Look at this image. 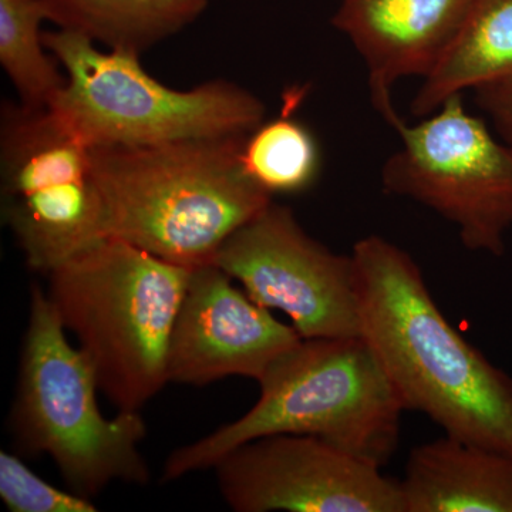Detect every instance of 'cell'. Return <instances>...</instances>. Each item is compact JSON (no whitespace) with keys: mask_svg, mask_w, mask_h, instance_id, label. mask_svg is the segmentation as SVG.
Masks as SVG:
<instances>
[{"mask_svg":"<svg viewBox=\"0 0 512 512\" xmlns=\"http://www.w3.org/2000/svg\"><path fill=\"white\" fill-rule=\"evenodd\" d=\"M360 335L404 410L447 436L512 456V377L451 326L404 249L379 235L357 241Z\"/></svg>","mask_w":512,"mask_h":512,"instance_id":"cell-1","label":"cell"},{"mask_svg":"<svg viewBox=\"0 0 512 512\" xmlns=\"http://www.w3.org/2000/svg\"><path fill=\"white\" fill-rule=\"evenodd\" d=\"M247 136L92 147L109 238L185 268L212 264L224 242L274 201L245 173Z\"/></svg>","mask_w":512,"mask_h":512,"instance_id":"cell-2","label":"cell"},{"mask_svg":"<svg viewBox=\"0 0 512 512\" xmlns=\"http://www.w3.org/2000/svg\"><path fill=\"white\" fill-rule=\"evenodd\" d=\"M247 414L165 461L163 480L214 468L241 444L272 434H305L383 467L396 453L399 396L362 335L302 339L259 380Z\"/></svg>","mask_w":512,"mask_h":512,"instance_id":"cell-3","label":"cell"},{"mask_svg":"<svg viewBox=\"0 0 512 512\" xmlns=\"http://www.w3.org/2000/svg\"><path fill=\"white\" fill-rule=\"evenodd\" d=\"M190 275L113 237L47 275L60 322L119 412H140L168 383V345Z\"/></svg>","mask_w":512,"mask_h":512,"instance_id":"cell-4","label":"cell"},{"mask_svg":"<svg viewBox=\"0 0 512 512\" xmlns=\"http://www.w3.org/2000/svg\"><path fill=\"white\" fill-rule=\"evenodd\" d=\"M18 382L10 426L20 453L52 457L70 490L89 500L114 481L148 483L140 451L146 421L140 412L113 419L101 413L93 367L70 345L49 296L36 286Z\"/></svg>","mask_w":512,"mask_h":512,"instance_id":"cell-5","label":"cell"},{"mask_svg":"<svg viewBox=\"0 0 512 512\" xmlns=\"http://www.w3.org/2000/svg\"><path fill=\"white\" fill-rule=\"evenodd\" d=\"M43 42L66 74L47 109L87 146L247 136L265 120V104L227 80L173 89L151 76L136 53L101 50L62 29L43 33Z\"/></svg>","mask_w":512,"mask_h":512,"instance_id":"cell-6","label":"cell"},{"mask_svg":"<svg viewBox=\"0 0 512 512\" xmlns=\"http://www.w3.org/2000/svg\"><path fill=\"white\" fill-rule=\"evenodd\" d=\"M0 178L3 221L33 271L49 275L109 238L93 148L47 107H2Z\"/></svg>","mask_w":512,"mask_h":512,"instance_id":"cell-7","label":"cell"},{"mask_svg":"<svg viewBox=\"0 0 512 512\" xmlns=\"http://www.w3.org/2000/svg\"><path fill=\"white\" fill-rule=\"evenodd\" d=\"M382 168L387 194L409 198L456 227L461 244L503 256L512 228V147L456 94L417 124Z\"/></svg>","mask_w":512,"mask_h":512,"instance_id":"cell-8","label":"cell"},{"mask_svg":"<svg viewBox=\"0 0 512 512\" xmlns=\"http://www.w3.org/2000/svg\"><path fill=\"white\" fill-rule=\"evenodd\" d=\"M212 264L264 308L281 311L303 339L360 335L352 254L330 251L274 201L224 242Z\"/></svg>","mask_w":512,"mask_h":512,"instance_id":"cell-9","label":"cell"},{"mask_svg":"<svg viewBox=\"0 0 512 512\" xmlns=\"http://www.w3.org/2000/svg\"><path fill=\"white\" fill-rule=\"evenodd\" d=\"M214 470L238 512H404L399 481L382 467L305 434L248 441Z\"/></svg>","mask_w":512,"mask_h":512,"instance_id":"cell-10","label":"cell"},{"mask_svg":"<svg viewBox=\"0 0 512 512\" xmlns=\"http://www.w3.org/2000/svg\"><path fill=\"white\" fill-rule=\"evenodd\" d=\"M302 339L220 266H195L168 345V383L204 386L229 376L259 382Z\"/></svg>","mask_w":512,"mask_h":512,"instance_id":"cell-11","label":"cell"},{"mask_svg":"<svg viewBox=\"0 0 512 512\" xmlns=\"http://www.w3.org/2000/svg\"><path fill=\"white\" fill-rule=\"evenodd\" d=\"M474 0H342L332 18L362 57L370 99L393 128L402 117L392 89L404 77L427 76L440 62Z\"/></svg>","mask_w":512,"mask_h":512,"instance_id":"cell-12","label":"cell"},{"mask_svg":"<svg viewBox=\"0 0 512 512\" xmlns=\"http://www.w3.org/2000/svg\"><path fill=\"white\" fill-rule=\"evenodd\" d=\"M404 512H512V456L447 436L414 448Z\"/></svg>","mask_w":512,"mask_h":512,"instance_id":"cell-13","label":"cell"},{"mask_svg":"<svg viewBox=\"0 0 512 512\" xmlns=\"http://www.w3.org/2000/svg\"><path fill=\"white\" fill-rule=\"evenodd\" d=\"M512 77V0H474L437 66L423 79L412 113L423 119L444 101Z\"/></svg>","mask_w":512,"mask_h":512,"instance_id":"cell-14","label":"cell"},{"mask_svg":"<svg viewBox=\"0 0 512 512\" xmlns=\"http://www.w3.org/2000/svg\"><path fill=\"white\" fill-rule=\"evenodd\" d=\"M47 20L109 50L143 55L200 18L208 0H43Z\"/></svg>","mask_w":512,"mask_h":512,"instance_id":"cell-15","label":"cell"},{"mask_svg":"<svg viewBox=\"0 0 512 512\" xmlns=\"http://www.w3.org/2000/svg\"><path fill=\"white\" fill-rule=\"evenodd\" d=\"M47 20L43 0H0V64L20 103L46 109L62 92L66 74L40 32Z\"/></svg>","mask_w":512,"mask_h":512,"instance_id":"cell-16","label":"cell"},{"mask_svg":"<svg viewBox=\"0 0 512 512\" xmlns=\"http://www.w3.org/2000/svg\"><path fill=\"white\" fill-rule=\"evenodd\" d=\"M241 158L252 183L271 197L308 190L322 167L312 131L288 116L262 121L245 137Z\"/></svg>","mask_w":512,"mask_h":512,"instance_id":"cell-17","label":"cell"},{"mask_svg":"<svg viewBox=\"0 0 512 512\" xmlns=\"http://www.w3.org/2000/svg\"><path fill=\"white\" fill-rule=\"evenodd\" d=\"M0 498L13 512H96L89 498L47 483L15 454L0 453Z\"/></svg>","mask_w":512,"mask_h":512,"instance_id":"cell-18","label":"cell"},{"mask_svg":"<svg viewBox=\"0 0 512 512\" xmlns=\"http://www.w3.org/2000/svg\"><path fill=\"white\" fill-rule=\"evenodd\" d=\"M477 106L490 120L495 134L512 147V77L473 90Z\"/></svg>","mask_w":512,"mask_h":512,"instance_id":"cell-19","label":"cell"}]
</instances>
